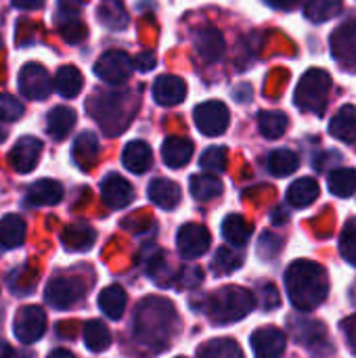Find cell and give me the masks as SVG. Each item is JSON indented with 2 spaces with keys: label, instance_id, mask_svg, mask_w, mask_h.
Returning <instances> with one entry per match:
<instances>
[{
  "label": "cell",
  "instance_id": "cell-1",
  "mask_svg": "<svg viewBox=\"0 0 356 358\" xmlns=\"http://www.w3.org/2000/svg\"><path fill=\"white\" fill-rule=\"evenodd\" d=\"M178 334L174 304L164 298H145L134 315V340L151 352H162Z\"/></svg>",
  "mask_w": 356,
  "mask_h": 358
},
{
  "label": "cell",
  "instance_id": "cell-2",
  "mask_svg": "<svg viewBox=\"0 0 356 358\" xmlns=\"http://www.w3.org/2000/svg\"><path fill=\"white\" fill-rule=\"evenodd\" d=\"M285 289L296 310L308 313L327 300L329 277L321 264L313 260H296L285 273Z\"/></svg>",
  "mask_w": 356,
  "mask_h": 358
},
{
  "label": "cell",
  "instance_id": "cell-3",
  "mask_svg": "<svg viewBox=\"0 0 356 358\" xmlns=\"http://www.w3.org/2000/svg\"><path fill=\"white\" fill-rule=\"evenodd\" d=\"M256 306V298L250 289L229 285L218 292H214L206 304L208 317L216 325H229L245 319Z\"/></svg>",
  "mask_w": 356,
  "mask_h": 358
},
{
  "label": "cell",
  "instance_id": "cell-4",
  "mask_svg": "<svg viewBox=\"0 0 356 358\" xmlns=\"http://www.w3.org/2000/svg\"><path fill=\"white\" fill-rule=\"evenodd\" d=\"M329 90H332V76L325 69L313 67L300 78L294 101L302 111L323 115L327 99H329Z\"/></svg>",
  "mask_w": 356,
  "mask_h": 358
},
{
  "label": "cell",
  "instance_id": "cell-5",
  "mask_svg": "<svg viewBox=\"0 0 356 358\" xmlns=\"http://www.w3.org/2000/svg\"><path fill=\"white\" fill-rule=\"evenodd\" d=\"M193 117H195L197 130L206 136H220L227 132L231 124L229 107L222 101H206L197 105L193 111Z\"/></svg>",
  "mask_w": 356,
  "mask_h": 358
},
{
  "label": "cell",
  "instance_id": "cell-6",
  "mask_svg": "<svg viewBox=\"0 0 356 358\" xmlns=\"http://www.w3.org/2000/svg\"><path fill=\"white\" fill-rule=\"evenodd\" d=\"M86 294V283L80 277H57L46 285V302L52 308L65 310L73 304H78Z\"/></svg>",
  "mask_w": 356,
  "mask_h": 358
},
{
  "label": "cell",
  "instance_id": "cell-7",
  "mask_svg": "<svg viewBox=\"0 0 356 358\" xmlns=\"http://www.w3.org/2000/svg\"><path fill=\"white\" fill-rule=\"evenodd\" d=\"M134 63L124 50H107L94 63V73L107 84H124L132 76Z\"/></svg>",
  "mask_w": 356,
  "mask_h": 358
},
{
  "label": "cell",
  "instance_id": "cell-8",
  "mask_svg": "<svg viewBox=\"0 0 356 358\" xmlns=\"http://www.w3.org/2000/svg\"><path fill=\"white\" fill-rule=\"evenodd\" d=\"M294 336L313 357L325 358L334 352L332 340H329L323 323H319V321H296Z\"/></svg>",
  "mask_w": 356,
  "mask_h": 358
},
{
  "label": "cell",
  "instance_id": "cell-9",
  "mask_svg": "<svg viewBox=\"0 0 356 358\" xmlns=\"http://www.w3.org/2000/svg\"><path fill=\"white\" fill-rule=\"evenodd\" d=\"M19 90L25 99L42 101L52 90V80L40 63H25L19 71Z\"/></svg>",
  "mask_w": 356,
  "mask_h": 358
},
{
  "label": "cell",
  "instance_id": "cell-10",
  "mask_svg": "<svg viewBox=\"0 0 356 358\" xmlns=\"http://www.w3.org/2000/svg\"><path fill=\"white\" fill-rule=\"evenodd\" d=\"M46 331V315L40 306H23L15 317V336L21 344L38 342Z\"/></svg>",
  "mask_w": 356,
  "mask_h": 358
},
{
  "label": "cell",
  "instance_id": "cell-11",
  "mask_svg": "<svg viewBox=\"0 0 356 358\" xmlns=\"http://www.w3.org/2000/svg\"><path fill=\"white\" fill-rule=\"evenodd\" d=\"M212 243V235L204 224L197 222H189L185 227H180L178 235H176V245L178 252L185 258H199L210 250Z\"/></svg>",
  "mask_w": 356,
  "mask_h": 358
},
{
  "label": "cell",
  "instance_id": "cell-12",
  "mask_svg": "<svg viewBox=\"0 0 356 358\" xmlns=\"http://www.w3.org/2000/svg\"><path fill=\"white\" fill-rule=\"evenodd\" d=\"M82 0H59V31L65 42L78 44L86 36V27L80 19Z\"/></svg>",
  "mask_w": 356,
  "mask_h": 358
},
{
  "label": "cell",
  "instance_id": "cell-13",
  "mask_svg": "<svg viewBox=\"0 0 356 358\" xmlns=\"http://www.w3.org/2000/svg\"><path fill=\"white\" fill-rule=\"evenodd\" d=\"M40 155H42V141L36 136H23L13 145L8 162H10L15 172L29 174L38 166Z\"/></svg>",
  "mask_w": 356,
  "mask_h": 358
},
{
  "label": "cell",
  "instance_id": "cell-14",
  "mask_svg": "<svg viewBox=\"0 0 356 358\" xmlns=\"http://www.w3.org/2000/svg\"><path fill=\"white\" fill-rule=\"evenodd\" d=\"M193 46L206 63H216L225 55V36L214 25H201L193 34Z\"/></svg>",
  "mask_w": 356,
  "mask_h": 358
},
{
  "label": "cell",
  "instance_id": "cell-15",
  "mask_svg": "<svg viewBox=\"0 0 356 358\" xmlns=\"http://www.w3.org/2000/svg\"><path fill=\"white\" fill-rule=\"evenodd\" d=\"M252 350L256 358H281L285 352V334L277 327H260L252 334Z\"/></svg>",
  "mask_w": 356,
  "mask_h": 358
},
{
  "label": "cell",
  "instance_id": "cell-16",
  "mask_svg": "<svg viewBox=\"0 0 356 358\" xmlns=\"http://www.w3.org/2000/svg\"><path fill=\"white\" fill-rule=\"evenodd\" d=\"M101 197H103V201H105L109 208L122 210V208H126V206L132 203V199H134V189H132V185H130L124 176L111 172V174H107V176L101 180Z\"/></svg>",
  "mask_w": 356,
  "mask_h": 358
},
{
  "label": "cell",
  "instance_id": "cell-17",
  "mask_svg": "<svg viewBox=\"0 0 356 358\" xmlns=\"http://www.w3.org/2000/svg\"><path fill=\"white\" fill-rule=\"evenodd\" d=\"M187 96V84L183 78L172 76V73H164L153 82V99L162 105V107H172L183 103Z\"/></svg>",
  "mask_w": 356,
  "mask_h": 358
},
{
  "label": "cell",
  "instance_id": "cell-18",
  "mask_svg": "<svg viewBox=\"0 0 356 358\" xmlns=\"http://www.w3.org/2000/svg\"><path fill=\"white\" fill-rule=\"evenodd\" d=\"M193 141L185 138V136H170L164 141L162 145V159L168 168H183L191 162L193 157Z\"/></svg>",
  "mask_w": 356,
  "mask_h": 358
},
{
  "label": "cell",
  "instance_id": "cell-19",
  "mask_svg": "<svg viewBox=\"0 0 356 358\" xmlns=\"http://www.w3.org/2000/svg\"><path fill=\"white\" fill-rule=\"evenodd\" d=\"M334 57L342 63H356V21L340 25L332 36Z\"/></svg>",
  "mask_w": 356,
  "mask_h": 358
},
{
  "label": "cell",
  "instance_id": "cell-20",
  "mask_svg": "<svg viewBox=\"0 0 356 358\" xmlns=\"http://www.w3.org/2000/svg\"><path fill=\"white\" fill-rule=\"evenodd\" d=\"M147 195L162 210H174L180 203V199H183L180 187L174 180H168V178H155V180H151L149 182V189H147Z\"/></svg>",
  "mask_w": 356,
  "mask_h": 358
},
{
  "label": "cell",
  "instance_id": "cell-21",
  "mask_svg": "<svg viewBox=\"0 0 356 358\" xmlns=\"http://www.w3.org/2000/svg\"><path fill=\"white\" fill-rule=\"evenodd\" d=\"M122 164L128 172L132 174H145L151 164H153V153H151V147L145 143V141H130L126 147H124V153H122Z\"/></svg>",
  "mask_w": 356,
  "mask_h": 358
},
{
  "label": "cell",
  "instance_id": "cell-22",
  "mask_svg": "<svg viewBox=\"0 0 356 358\" xmlns=\"http://www.w3.org/2000/svg\"><path fill=\"white\" fill-rule=\"evenodd\" d=\"M25 199H27L29 206H36V208H42V206H57V203L63 199V187H61L57 180H50V178L36 180V182L27 189Z\"/></svg>",
  "mask_w": 356,
  "mask_h": 358
},
{
  "label": "cell",
  "instance_id": "cell-23",
  "mask_svg": "<svg viewBox=\"0 0 356 358\" xmlns=\"http://www.w3.org/2000/svg\"><path fill=\"white\" fill-rule=\"evenodd\" d=\"M55 90L63 96V99H76L82 92L84 86V78L80 73L78 67L73 65H63L57 69L55 73Z\"/></svg>",
  "mask_w": 356,
  "mask_h": 358
},
{
  "label": "cell",
  "instance_id": "cell-24",
  "mask_svg": "<svg viewBox=\"0 0 356 358\" xmlns=\"http://www.w3.org/2000/svg\"><path fill=\"white\" fill-rule=\"evenodd\" d=\"M73 126H76V111L65 105L55 107L46 117V132L57 141H63L73 130Z\"/></svg>",
  "mask_w": 356,
  "mask_h": 358
},
{
  "label": "cell",
  "instance_id": "cell-25",
  "mask_svg": "<svg viewBox=\"0 0 356 358\" xmlns=\"http://www.w3.org/2000/svg\"><path fill=\"white\" fill-rule=\"evenodd\" d=\"M25 220L17 214H8L0 220V248L15 250L25 241Z\"/></svg>",
  "mask_w": 356,
  "mask_h": 358
},
{
  "label": "cell",
  "instance_id": "cell-26",
  "mask_svg": "<svg viewBox=\"0 0 356 358\" xmlns=\"http://www.w3.org/2000/svg\"><path fill=\"white\" fill-rule=\"evenodd\" d=\"M329 132L342 141V143H355L356 141V107L346 105L342 107L329 122Z\"/></svg>",
  "mask_w": 356,
  "mask_h": 358
},
{
  "label": "cell",
  "instance_id": "cell-27",
  "mask_svg": "<svg viewBox=\"0 0 356 358\" xmlns=\"http://www.w3.org/2000/svg\"><path fill=\"white\" fill-rule=\"evenodd\" d=\"M317 197H319V185L311 176L298 178L287 189V203L292 208H308L313 201H317Z\"/></svg>",
  "mask_w": 356,
  "mask_h": 358
},
{
  "label": "cell",
  "instance_id": "cell-28",
  "mask_svg": "<svg viewBox=\"0 0 356 358\" xmlns=\"http://www.w3.org/2000/svg\"><path fill=\"white\" fill-rule=\"evenodd\" d=\"M126 304H128V296L120 285H109L99 294V308L107 319L118 321L124 315Z\"/></svg>",
  "mask_w": 356,
  "mask_h": 358
},
{
  "label": "cell",
  "instance_id": "cell-29",
  "mask_svg": "<svg viewBox=\"0 0 356 358\" xmlns=\"http://www.w3.org/2000/svg\"><path fill=\"white\" fill-rule=\"evenodd\" d=\"M99 157V141L92 132H82L73 143V162L80 170H90Z\"/></svg>",
  "mask_w": 356,
  "mask_h": 358
},
{
  "label": "cell",
  "instance_id": "cell-30",
  "mask_svg": "<svg viewBox=\"0 0 356 358\" xmlns=\"http://www.w3.org/2000/svg\"><path fill=\"white\" fill-rule=\"evenodd\" d=\"M189 189H191V195H193L197 201H210V199L220 197V193H222V182H220L218 176H214V174H210V172H204V174H193V176H191Z\"/></svg>",
  "mask_w": 356,
  "mask_h": 358
},
{
  "label": "cell",
  "instance_id": "cell-31",
  "mask_svg": "<svg viewBox=\"0 0 356 358\" xmlns=\"http://www.w3.org/2000/svg\"><path fill=\"white\" fill-rule=\"evenodd\" d=\"M252 231H254L252 224H250L243 216H239V214H231V216H227L225 222H222V237H225L231 245H235V248H243V245L250 241Z\"/></svg>",
  "mask_w": 356,
  "mask_h": 358
},
{
  "label": "cell",
  "instance_id": "cell-32",
  "mask_svg": "<svg viewBox=\"0 0 356 358\" xmlns=\"http://www.w3.org/2000/svg\"><path fill=\"white\" fill-rule=\"evenodd\" d=\"M97 15L99 21L109 29H124L128 25V13L122 0H101Z\"/></svg>",
  "mask_w": 356,
  "mask_h": 358
},
{
  "label": "cell",
  "instance_id": "cell-33",
  "mask_svg": "<svg viewBox=\"0 0 356 358\" xmlns=\"http://www.w3.org/2000/svg\"><path fill=\"white\" fill-rule=\"evenodd\" d=\"M290 120L283 111H260L258 115V130L264 138H281L287 132Z\"/></svg>",
  "mask_w": 356,
  "mask_h": 358
},
{
  "label": "cell",
  "instance_id": "cell-34",
  "mask_svg": "<svg viewBox=\"0 0 356 358\" xmlns=\"http://www.w3.org/2000/svg\"><path fill=\"white\" fill-rule=\"evenodd\" d=\"M266 166H269V172L277 178H283V176H290L298 170L300 166V157L290 151V149H275L269 159H266Z\"/></svg>",
  "mask_w": 356,
  "mask_h": 358
},
{
  "label": "cell",
  "instance_id": "cell-35",
  "mask_svg": "<svg viewBox=\"0 0 356 358\" xmlns=\"http://www.w3.org/2000/svg\"><path fill=\"white\" fill-rule=\"evenodd\" d=\"M84 344L90 352H103L111 346V334L105 323L101 321H88L82 331Z\"/></svg>",
  "mask_w": 356,
  "mask_h": 358
},
{
  "label": "cell",
  "instance_id": "cell-36",
  "mask_svg": "<svg viewBox=\"0 0 356 358\" xmlns=\"http://www.w3.org/2000/svg\"><path fill=\"white\" fill-rule=\"evenodd\" d=\"M197 358H243L241 346L231 338H220L204 344L197 350Z\"/></svg>",
  "mask_w": 356,
  "mask_h": 358
},
{
  "label": "cell",
  "instance_id": "cell-37",
  "mask_svg": "<svg viewBox=\"0 0 356 358\" xmlns=\"http://www.w3.org/2000/svg\"><path fill=\"white\" fill-rule=\"evenodd\" d=\"M61 241L71 252H84L94 243V231L84 224H71L63 231Z\"/></svg>",
  "mask_w": 356,
  "mask_h": 358
},
{
  "label": "cell",
  "instance_id": "cell-38",
  "mask_svg": "<svg viewBox=\"0 0 356 358\" xmlns=\"http://www.w3.org/2000/svg\"><path fill=\"white\" fill-rule=\"evenodd\" d=\"M342 10V0H306L304 17L313 23H325Z\"/></svg>",
  "mask_w": 356,
  "mask_h": 358
},
{
  "label": "cell",
  "instance_id": "cell-39",
  "mask_svg": "<svg viewBox=\"0 0 356 358\" xmlns=\"http://www.w3.org/2000/svg\"><path fill=\"white\" fill-rule=\"evenodd\" d=\"M327 187L336 197H350L356 191V170L355 168H338L329 174Z\"/></svg>",
  "mask_w": 356,
  "mask_h": 358
},
{
  "label": "cell",
  "instance_id": "cell-40",
  "mask_svg": "<svg viewBox=\"0 0 356 358\" xmlns=\"http://www.w3.org/2000/svg\"><path fill=\"white\" fill-rule=\"evenodd\" d=\"M227 164H229V155H227V149L225 147H208L204 151V155L199 157V166L206 172H210V174L225 172L227 170Z\"/></svg>",
  "mask_w": 356,
  "mask_h": 358
},
{
  "label": "cell",
  "instance_id": "cell-41",
  "mask_svg": "<svg viewBox=\"0 0 356 358\" xmlns=\"http://www.w3.org/2000/svg\"><path fill=\"white\" fill-rule=\"evenodd\" d=\"M340 254L348 264L356 266V218H350L340 235Z\"/></svg>",
  "mask_w": 356,
  "mask_h": 358
},
{
  "label": "cell",
  "instance_id": "cell-42",
  "mask_svg": "<svg viewBox=\"0 0 356 358\" xmlns=\"http://www.w3.org/2000/svg\"><path fill=\"white\" fill-rule=\"evenodd\" d=\"M241 264H243V258L239 254H235L229 248H220L218 254H216V258H214V262H212V268L218 275H229V273L237 271Z\"/></svg>",
  "mask_w": 356,
  "mask_h": 358
},
{
  "label": "cell",
  "instance_id": "cell-43",
  "mask_svg": "<svg viewBox=\"0 0 356 358\" xmlns=\"http://www.w3.org/2000/svg\"><path fill=\"white\" fill-rule=\"evenodd\" d=\"M23 111L25 107L17 96L8 92L0 94V122H17L23 115Z\"/></svg>",
  "mask_w": 356,
  "mask_h": 358
},
{
  "label": "cell",
  "instance_id": "cell-44",
  "mask_svg": "<svg viewBox=\"0 0 356 358\" xmlns=\"http://www.w3.org/2000/svg\"><path fill=\"white\" fill-rule=\"evenodd\" d=\"M260 304H262L264 310H273V308H277L281 304V298H279V292H277L275 285L266 283V285L260 287Z\"/></svg>",
  "mask_w": 356,
  "mask_h": 358
},
{
  "label": "cell",
  "instance_id": "cell-45",
  "mask_svg": "<svg viewBox=\"0 0 356 358\" xmlns=\"http://www.w3.org/2000/svg\"><path fill=\"white\" fill-rule=\"evenodd\" d=\"M269 250H273V256L279 254V250H281V239L275 237V235H271V233H264V235L260 237V248H258V252H260L262 258H266Z\"/></svg>",
  "mask_w": 356,
  "mask_h": 358
},
{
  "label": "cell",
  "instance_id": "cell-46",
  "mask_svg": "<svg viewBox=\"0 0 356 358\" xmlns=\"http://www.w3.org/2000/svg\"><path fill=\"white\" fill-rule=\"evenodd\" d=\"M201 271L199 268H185L178 277V287H195L201 283Z\"/></svg>",
  "mask_w": 356,
  "mask_h": 358
},
{
  "label": "cell",
  "instance_id": "cell-47",
  "mask_svg": "<svg viewBox=\"0 0 356 358\" xmlns=\"http://www.w3.org/2000/svg\"><path fill=\"white\" fill-rule=\"evenodd\" d=\"M134 63V67L138 69V71H149V69H153L155 67V63H157V59H155V55L153 52H147V50H143V52H138L136 55V59L132 61Z\"/></svg>",
  "mask_w": 356,
  "mask_h": 358
},
{
  "label": "cell",
  "instance_id": "cell-48",
  "mask_svg": "<svg viewBox=\"0 0 356 358\" xmlns=\"http://www.w3.org/2000/svg\"><path fill=\"white\" fill-rule=\"evenodd\" d=\"M42 4H44V0H13V6L21 8V10H36Z\"/></svg>",
  "mask_w": 356,
  "mask_h": 358
},
{
  "label": "cell",
  "instance_id": "cell-49",
  "mask_svg": "<svg viewBox=\"0 0 356 358\" xmlns=\"http://www.w3.org/2000/svg\"><path fill=\"white\" fill-rule=\"evenodd\" d=\"M344 331H346V336H348V340H350L353 350L356 352V317L355 319H350L348 323H344Z\"/></svg>",
  "mask_w": 356,
  "mask_h": 358
},
{
  "label": "cell",
  "instance_id": "cell-50",
  "mask_svg": "<svg viewBox=\"0 0 356 358\" xmlns=\"http://www.w3.org/2000/svg\"><path fill=\"white\" fill-rule=\"evenodd\" d=\"M271 6H275V8H283V10H287V8H292L298 0H266Z\"/></svg>",
  "mask_w": 356,
  "mask_h": 358
},
{
  "label": "cell",
  "instance_id": "cell-51",
  "mask_svg": "<svg viewBox=\"0 0 356 358\" xmlns=\"http://www.w3.org/2000/svg\"><path fill=\"white\" fill-rule=\"evenodd\" d=\"M0 358H13V350L4 340H0Z\"/></svg>",
  "mask_w": 356,
  "mask_h": 358
},
{
  "label": "cell",
  "instance_id": "cell-52",
  "mask_svg": "<svg viewBox=\"0 0 356 358\" xmlns=\"http://www.w3.org/2000/svg\"><path fill=\"white\" fill-rule=\"evenodd\" d=\"M48 358H76V357H73L69 350H63V348H61V350H55V352H50V355H48Z\"/></svg>",
  "mask_w": 356,
  "mask_h": 358
},
{
  "label": "cell",
  "instance_id": "cell-53",
  "mask_svg": "<svg viewBox=\"0 0 356 358\" xmlns=\"http://www.w3.org/2000/svg\"><path fill=\"white\" fill-rule=\"evenodd\" d=\"M4 136H6V134H4V130H2V128H0V143H2V141H4Z\"/></svg>",
  "mask_w": 356,
  "mask_h": 358
},
{
  "label": "cell",
  "instance_id": "cell-54",
  "mask_svg": "<svg viewBox=\"0 0 356 358\" xmlns=\"http://www.w3.org/2000/svg\"><path fill=\"white\" fill-rule=\"evenodd\" d=\"M0 48H2V36H0Z\"/></svg>",
  "mask_w": 356,
  "mask_h": 358
}]
</instances>
